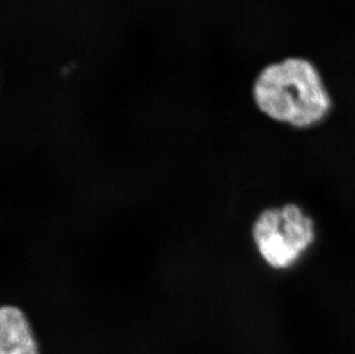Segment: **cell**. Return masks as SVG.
I'll return each mask as SVG.
<instances>
[{
    "instance_id": "6da1fadb",
    "label": "cell",
    "mask_w": 355,
    "mask_h": 354,
    "mask_svg": "<svg viewBox=\"0 0 355 354\" xmlns=\"http://www.w3.org/2000/svg\"><path fill=\"white\" fill-rule=\"evenodd\" d=\"M252 97L269 119L295 128L321 122L331 108V98L318 67L302 57L268 64L252 84Z\"/></svg>"
},
{
    "instance_id": "7a4b0ae2",
    "label": "cell",
    "mask_w": 355,
    "mask_h": 354,
    "mask_svg": "<svg viewBox=\"0 0 355 354\" xmlns=\"http://www.w3.org/2000/svg\"><path fill=\"white\" fill-rule=\"evenodd\" d=\"M252 235L263 260L275 269H285L311 246L315 229L302 208L288 204L262 212L253 224Z\"/></svg>"
},
{
    "instance_id": "3957f363",
    "label": "cell",
    "mask_w": 355,
    "mask_h": 354,
    "mask_svg": "<svg viewBox=\"0 0 355 354\" xmlns=\"http://www.w3.org/2000/svg\"><path fill=\"white\" fill-rule=\"evenodd\" d=\"M0 354H40L27 317L15 306L0 310Z\"/></svg>"
}]
</instances>
